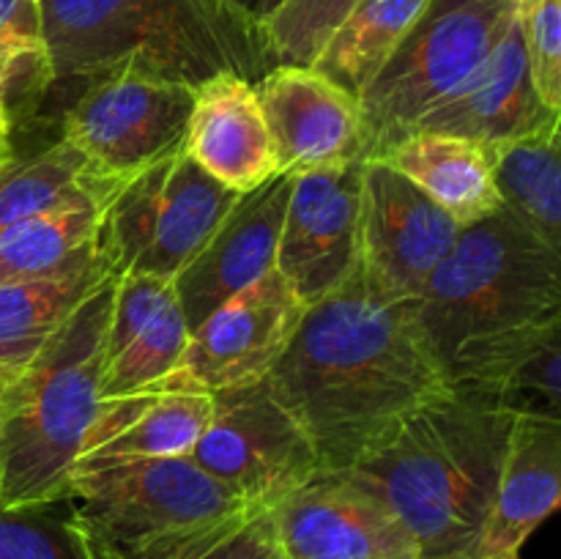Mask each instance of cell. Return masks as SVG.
<instances>
[{
	"mask_svg": "<svg viewBox=\"0 0 561 559\" xmlns=\"http://www.w3.org/2000/svg\"><path fill=\"white\" fill-rule=\"evenodd\" d=\"M11 121H9V110H5L3 96H0V173L11 164Z\"/></svg>",
	"mask_w": 561,
	"mask_h": 559,
	"instance_id": "cell-34",
	"label": "cell"
},
{
	"mask_svg": "<svg viewBox=\"0 0 561 559\" xmlns=\"http://www.w3.org/2000/svg\"><path fill=\"white\" fill-rule=\"evenodd\" d=\"M362 0H283L263 22L274 66H312Z\"/></svg>",
	"mask_w": 561,
	"mask_h": 559,
	"instance_id": "cell-29",
	"label": "cell"
},
{
	"mask_svg": "<svg viewBox=\"0 0 561 559\" xmlns=\"http://www.w3.org/2000/svg\"><path fill=\"white\" fill-rule=\"evenodd\" d=\"M115 277L99 285L60 332L0 378V510L69 499L82 438L102 400V360Z\"/></svg>",
	"mask_w": 561,
	"mask_h": 559,
	"instance_id": "cell-4",
	"label": "cell"
},
{
	"mask_svg": "<svg viewBox=\"0 0 561 559\" xmlns=\"http://www.w3.org/2000/svg\"><path fill=\"white\" fill-rule=\"evenodd\" d=\"M557 132L561 135V113H559V118H557Z\"/></svg>",
	"mask_w": 561,
	"mask_h": 559,
	"instance_id": "cell-38",
	"label": "cell"
},
{
	"mask_svg": "<svg viewBox=\"0 0 561 559\" xmlns=\"http://www.w3.org/2000/svg\"><path fill=\"white\" fill-rule=\"evenodd\" d=\"M255 88L277 173L305 175L365 159L359 96L327 75L312 66H274Z\"/></svg>",
	"mask_w": 561,
	"mask_h": 559,
	"instance_id": "cell-14",
	"label": "cell"
},
{
	"mask_svg": "<svg viewBox=\"0 0 561 559\" xmlns=\"http://www.w3.org/2000/svg\"><path fill=\"white\" fill-rule=\"evenodd\" d=\"M453 384L480 389L507 406L561 411V316L546 327L471 345L447 365Z\"/></svg>",
	"mask_w": 561,
	"mask_h": 559,
	"instance_id": "cell-23",
	"label": "cell"
},
{
	"mask_svg": "<svg viewBox=\"0 0 561 559\" xmlns=\"http://www.w3.org/2000/svg\"><path fill=\"white\" fill-rule=\"evenodd\" d=\"M102 186L82 159L58 140L0 173V236L25 219L71 206H99Z\"/></svg>",
	"mask_w": 561,
	"mask_h": 559,
	"instance_id": "cell-28",
	"label": "cell"
},
{
	"mask_svg": "<svg viewBox=\"0 0 561 559\" xmlns=\"http://www.w3.org/2000/svg\"><path fill=\"white\" fill-rule=\"evenodd\" d=\"M504 206L561 255V135L557 124L496 148Z\"/></svg>",
	"mask_w": 561,
	"mask_h": 559,
	"instance_id": "cell-27",
	"label": "cell"
},
{
	"mask_svg": "<svg viewBox=\"0 0 561 559\" xmlns=\"http://www.w3.org/2000/svg\"><path fill=\"white\" fill-rule=\"evenodd\" d=\"M27 66L44 77L42 0H0V93Z\"/></svg>",
	"mask_w": 561,
	"mask_h": 559,
	"instance_id": "cell-32",
	"label": "cell"
},
{
	"mask_svg": "<svg viewBox=\"0 0 561 559\" xmlns=\"http://www.w3.org/2000/svg\"><path fill=\"white\" fill-rule=\"evenodd\" d=\"M362 168L294 175L277 244V272L307 307L343 288L362 255Z\"/></svg>",
	"mask_w": 561,
	"mask_h": 559,
	"instance_id": "cell-13",
	"label": "cell"
},
{
	"mask_svg": "<svg viewBox=\"0 0 561 559\" xmlns=\"http://www.w3.org/2000/svg\"><path fill=\"white\" fill-rule=\"evenodd\" d=\"M236 3H239L241 9L250 11V14H255L257 20H261V14H257V11H261V0H236Z\"/></svg>",
	"mask_w": 561,
	"mask_h": 559,
	"instance_id": "cell-35",
	"label": "cell"
},
{
	"mask_svg": "<svg viewBox=\"0 0 561 559\" xmlns=\"http://www.w3.org/2000/svg\"><path fill=\"white\" fill-rule=\"evenodd\" d=\"M268 515L285 559H420L389 504L345 469L318 471Z\"/></svg>",
	"mask_w": 561,
	"mask_h": 559,
	"instance_id": "cell-12",
	"label": "cell"
},
{
	"mask_svg": "<svg viewBox=\"0 0 561 559\" xmlns=\"http://www.w3.org/2000/svg\"><path fill=\"white\" fill-rule=\"evenodd\" d=\"M214 411V392L184 367L131 392L99 400L77 469L190 455Z\"/></svg>",
	"mask_w": 561,
	"mask_h": 559,
	"instance_id": "cell-16",
	"label": "cell"
},
{
	"mask_svg": "<svg viewBox=\"0 0 561 559\" xmlns=\"http://www.w3.org/2000/svg\"><path fill=\"white\" fill-rule=\"evenodd\" d=\"M190 458L257 507H274L323 471L312 438L266 378L214 392V411Z\"/></svg>",
	"mask_w": 561,
	"mask_h": 559,
	"instance_id": "cell-10",
	"label": "cell"
},
{
	"mask_svg": "<svg viewBox=\"0 0 561 559\" xmlns=\"http://www.w3.org/2000/svg\"><path fill=\"white\" fill-rule=\"evenodd\" d=\"M110 277L115 274L107 263H93L58 277L0 285V378L25 367Z\"/></svg>",
	"mask_w": 561,
	"mask_h": 559,
	"instance_id": "cell-24",
	"label": "cell"
},
{
	"mask_svg": "<svg viewBox=\"0 0 561 559\" xmlns=\"http://www.w3.org/2000/svg\"><path fill=\"white\" fill-rule=\"evenodd\" d=\"M69 502L96 559H201L261 510L190 455L77 469Z\"/></svg>",
	"mask_w": 561,
	"mask_h": 559,
	"instance_id": "cell-5",
	"label": "cell"
},
{
	"mask_svg": "<svg viewBox=\"0 0 561 559\" xmlns=\"http://www.w3.org/2000/svg\"><path fill=\"white\" fill-rule=\"evenodd\" d=\"M190 323L173 280L115 277L102 360V398L168 378L184 365Z\"/></svg>",
	"mask_w": 561,
	"mask_h": 559,
	"instance_id": "cell-19",
	"label": "cell"
},
{
	"mask_svg": "<svg viewBox=\"0 0 561 559\" xmlns=\"http://www.w3.org/2000/svg\"><path fill=\"white\" fill-rule=\"evenodd\" d=\"M186 151L236 192L255 190L277 173L255 80L219 75L195 88Z\"/></svg>",
	"mask_w": 561,
	"mask_h": 559,
	"instance_id": "cell-21",
	"label": "cell"
},
{
	"mask_svg": "<svg viewBox=\"0 0 561 559\" xmlns=\"http://www.w3.org/2000/svg\"><path fill=\"white\" fill-rule=\"evenodd\" d=\"M305 312L274 266L192 329L181 367L208 392L261 381L283 360Z\"/></svg>",
	"mask_w": 561,
	"mask_h": 559,
	"instance_id": "cell-15",
	"label": "cell"
},
{
	"mask_svg": "<svg viewBox=\"0 0 561 559\" xmlns=\"http://www.w3.org/2000/svg\"><path fill=\"white\" fill-rule=\"evenodd\" d=\"M244 192L214 179L179 148L99 197L96 247L115 277L175 280Z\"/></svg>",
	"mask_w": 561,
	"mask_h": 559,
	"instance_id": "cell-8",
	"label": "cell"
},
{
	"mask_svg": "<svg viewBox=\"0 0 561 559\" xmlns=\"http://www.w3.org/2000/svg\"><path fill=\"white\" fill-rule=\"evenodd\" d=\"M294 175L274 173L244 192L203 250L173 280L190 329L277 266V244Z\"/></svg>",
	"mask_w": 561,
	"mask_h": 559,
	"instance_id": "cell-17",
	"label": "cell"
},
{
	"mask_svg": "<svg viewBox=\"0 0 561 559\" xmlns=\"http://www.w3.org/2000/svg\"><path fill=\"white\" fill-rule=\"evenodd\" d=\"M425 3L427 0H362L332 33L312 69L359 96L403 42Z\"/></svg>",
	"mask_w": 561,
	"mask_h": 559,
	"instance_id": "cell-26",
	"label": "cell"
},
{
	"mask_svg": "<svg viewBox=\"0 0 561 559\" xmlns=\"http://www.w3.org/2000/svg\"><path fill=\"white\" fill-rule=\"evenodd\" d=\"M561 507V411L515 406L480 559L520 551Z\"/></svg>",
	"mask_w": 561,
	"mask_h": 559,
	"instance_id": "cell-20",
	"label": "cell"
},
{
	"mask_svg": "<svg viewBox=\"0 0 561 559\" xmlns=\"http://www.w3.org/2000/svg\"><path fill=\"white\" fill-rule=\"evenodd\" d=\"M201 559H285L274 537L272 515L268 510H261L252 515L241 529L225 537L214 548H208Z\"/></svg>",
	"mask_w": 561,
	"mask_h": 559,
	"instance_id": "cell-33",
	"label": "cell"
},
{
	"mask_svg": "<svg viewBox=\"0 0 561 559\" xmlns=\"http://www.w3.org/2000/svg\"><path fill=\"white\" fill-rule=\"evenodd\" d=\"M526 60L537 96L561 113V0H518Z\"/></svg>",
	"mask_w": 561,
	"mask_h": 559,
	"instance_id": "cell-31",
	"label": "cell"
},
{
	"mask_svg": "<svg viewBox=\"0 0 561 559\" xmlns=\"http://www.w3.org/2000/svg\"><path fill=\"white\" fill-rule=\"evenodd\" d=\"M44 80L137 69L201 85L274 69L263 22L236 0H42Z\"/></svg>",
	"mask_w": 561,
	"mask_h": 559,
	"instance_id": "cell-3",
	"label": "cell"
},
{
	"mask_svg": "<svg viewBox=\"0 0 561 559\" xmlns=\"http://www.w3.org/2000/svg\"><path fill=\"white\" fill-rule=\"evenodd\" d=\"M376 159L414 181L463 228L504 206L496 181V151L466 137L416 129Z\"/></svg>",
	"mask_w": 561,
	"mask_h": 559,
	"instance_id": "cell-22",
	"label": "cell"
},
{
	"mask_svg": "<svg viewBox=\"0 0 561 559\" xmlns=\"http://www.w3.org/2000/svg\"><path fill=\"white\" fill-rule=\"evenodd\" d=\"M460 230L463 225L392 164L365 159L359 269L378 296L389 301L420 299Z\"/></svg>",
	"mask_w": 561,
	"mask_h": 559,
	"instance_id": "cell-11",
	"label": "cell"
},
{
	"mask_svg": "<svg viewBox=\"0 0 561 559\" xmlns=\"http://www.w3.org/2000/svg\"><path fill=\"white\" fill-rule=\"evenodd\" d=\"M485 559H520V551H507V554H493V557Z\"/></svg>",
	"mask_w": 561,
	"mask_h": 559,
	"instance_id": "cell-37",
	"label": "cell"
},
{
	"mask_svg": "<svg viewBox=\"0 0 561 559\" xmlns=\"http://www.w3.org/2000/svg\"><path fill=\"white\" fill-rule=\"evenodd\" d=\"M195 85L115 69L88 80L64 113L60 140L82 159L102 195L186 146Z\"/></svg>",
	"mask_w": 561,
	"mask_h": 559,
	"instance_id": "cell-9",
	"label": "cell"
},
{
	"mask_svg": "<svg viewBox=\"0 0 561 559\" xmlns=\"http://www.w3.org/2000/svg\"><path fill=\"white\" fill-rule=\"evenodd\" d=\"M99 206H71L25 219L0 236V285L104 263L96 247Z\"/></svg>",
	"mask_w": 561,
	"mask_h": 559,
	"instance_id": "cell-25",
	"label": "cell"
},
{
	"mask_svg": "<svg viewBox=\"0 0 561 559\" xmlns=\"http://www.w3.org/2000/svg\"><path fill=\"white\" fill-rule=\"evenodd\" d=\"M510 422L513 406L449 384L345 471L389 504L420 559H480Z\"/></svg>",
	"mask_w": 561,
	"mask_h": 559,
	"instance_id": "cell-2",
	"label": "cell"
},
{
	"mask_svg": "<svg viewBox=\"0 0 561 559\" xmlns=\"http://www.w3.org/2000/svg\"><path fill=\"white\" fill-rule=\"evenodd\" d=\"M553 124L557 115L542 104L531 82L524 27L520 16H515L480 69L447 99H442L431 113L422 115L414 132H444L496 151Z\"/></svg>",
	"mask_w": 561,
	"mask_h": 559,
	"instance_id": "cell-18",
	"label": "cell"
},
{
	"mask_svg": "<svg viewBox=\"0 0 561 559\" xmlns=\"http://www.w3.org/2000/svg\"><path fill=\"white\" fill-rule=\"evenodd\" d=\"M518 16V0H427L376 80L359 93L365 159L414 132L493 53Z\"/></svg>",
	"mask_w": 561,
	"mask_h": 559,
	"instance_id": "cell-7",
	"label": "cell"
},
{
	"mask_svg": "<svg viewBox=\"0 0 561 559\" xmlns=\"http://www.w3.org/2000/svg\"><path fill=\"white\" fill-rule=\"evenodd\" d=\"M266 381L312 438L323 469L343 471L453 378L416 299H383L356 269L343 288L307 307Z\"/></svg>",
	"mask_w": 561,
	"mask_h": 559,
	"instance_id": "cell-1",
	"label": "cell"
},
{
	"mask_svg": "<svg viewBox=\"0 0 561 559\" xmlns=\"http://www.w3.org/2000/svg\"><path fill=\"white\" fill-rule=\"evenodd\" d=\"M427 340L449 365L471 345L561 316V255L507 206L460 230L416 299Z\"/></svg>",
	"mask_w": 561,
	"mask_h": 559,
	"instance_id": "cell-6",
	"label": "cell"
},
{
	"mask_svg": "<svg viewBox=\"0 0 561 559\" xmlns=\"http://www.w3.org/2000/svg\"><path fill=\"white\" fill-rule=\"evenodd\" d=\"M279 3H283V0H261V11H257V14H261V20H266V16L272 14Z\"/></svg>",
	"mask_w": 561,
	"mask_h": 559,
	"instance_id": "cell-36",
	"label": "cell"
},
{
	"mask_svg": "<svg viewBox=\"0 0 561 559\" xmlns=\"http://www.w3.org/2000/svg\"><path fill=\"white\" fill-rule=\"evenodd\" d=\"M0 559H96L71 502L0 510Z\"/></svg>",
	"mask_w": 561,
	"mask_h": 559,
	"instance_id": "cell-30",
	"label": "cell"
}]
</instances>
